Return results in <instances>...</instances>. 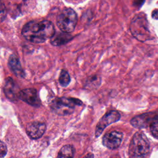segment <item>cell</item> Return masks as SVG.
Listing matches in <instances>:
<instances>
[{
	"mask_svg": "<svg viewBox=\"0 0 158 158\" xmlns=\"http://www.w3.org/2000/svg\"><path fill=\"white\" fill-rule=\"evenodd\" d=\"M75 149L71 145L64 146L59 151L57 158H73Z\"/></svg>",
	"mask_w": 158,
	"mask_h": 158,
	"instance_id": "obj_14",
	"label": "cell"
},
{
	"mask_svg": "<svg viewBox=\"0 0 158 158\" xmlns=\"http://www.w3.org/2000/svg\"><path fill=\"white\" fill-rule=\"evenodd\" d=\"M23 36L33 43H41L55 34L52 23L49 20L30 21L27 23L22 30Z\"/></svg>",
	"mask_w": 158,
	"mask_h": 158,
	"instance_id": "obj_1",
	"label": "cell"
},
{
	"mask_svg": "<svg viewBox=\"0 0 158 158\" xmlns=\"http://www.w3.org/2000/svg\"><path fill=\"white\" fill-rule=\"evenodd\" d=\"M46 128V127L44 123L35 121L27 125L26 131L30 138L36 139L41 138L43 135Z\"/></svg>",
	"mask_w": 158,
	"mask_h": 158,
	"instance_id": "obj_10",
	"label": "cell"
},
{
	"mask_svg": "<svg viewBox=\"0 0 158 158\" xmlns=\"http://www.w3.org/2000/svg\"><path fill=\"white\" fill-rule=\"evenodd\" d=\"M7 15V8L5 4L0 1V23L2 22L6 18Z\"/></svg>",
	"mask_w": 158,
	"mask_h": 158,
	"instance_id": "obj_17",
	"label": "cell"
},
{
	"mask_svg": "<svg viewBox=\"0 0 158 158\" xmlns=\"http://www.w3.org/2000/svg\"><path fill=\"white\" fill-rule=\"evenodd\" d=\"M19 98L35 107H38L41 105V100L37 93V91L34 88L20 90L19 93Z\"/></svg>",
	"mask_w": 158,
	"mask_h": 158,
	"instance_id": "obj_9",
	"label": "cell"
},
{
	"mask_svg": "<svg viewBox=\"0 0 158 158\" xmlns=\"http://www.w3.org/2000/svg\"><path fill=\"white\" fill-rule=\"evenodd\" d=\"M130 30L133 36L140 41L144 42L152 38L146 15L143 12L136 14L133 18L130 23Z\"/></svg>",
	"mask_w": 158,
	"mask_h": 158,
	"instance_id": "obj_2",
	"label": "cell"
},
{
	"mask_svg": "<svg viewBox=\"0 0 158 158\" xmlns=\"http://www.w3.org/2000/svg\"><path fill=\"white\" fill-rule=\"evenodd\" d=\"M149 130L152 136L156 139H158V120L154 122L149 127Z\"/></svg>",
	"mask_w": 158,
	"mask_h": 158,
	"instance_id": "obj_16",
	"label": "cell"
},
{
	"mask_svg": "<svg viewBox=\"0 0 158 158\" xmlns=\"http://www.w3.org/2000/svg\"><path fill=\"white\" fill-rule=\"evenodd\" d=\"M57 25L64 33L72 32L77 23V15L75 11L71 8H65L57 17Z\"/></svg>",
	"mask_w": 158,
	"mask_h": 158,
	"instance_id": "obj_5",
	"label": "cell"
},
{
	"mask_svg": "<svg viewBox=\"0 0 158 158\" xmlns=\"http://www.w3.org/2000/svg\"><path fill=\"white\" fill-rule=\"evenodd\" d=\"M8 64L12 72L17 77H23L25 75L22 70L20 60L17 56L12 54L10 56L8 60Z\"/></svg>",
	"mask_w": 158,
	"mask_h": 158,
	"instance_id": "obj_12",
	"label": "cell"
},
{
	"mask_svg": "<svg viewBox=\"0 0 158 158\" xmlns=\"http://www.w3.org/2000/svg\"><path fill=\"white\" fill-rule=\"evenodd\" d=\"M158 120V110L143 113L133 117L130 120L131 125L136 128L149 127L154 122Z\"/></svg>",
	"mask_w": 158,
	"mask_h": 158,
	"instance_id": "obj_6",
	"label": "cell"
},
{
	"mask_svg": "<svg viewBox=\"0 0 158 158\" xmlns=\"http://www.w3.org/2000/svg\"><path fill=\"white\" fill-rule=\"evenodd\" d=\"M3 89L6 96L10 100L15 101L17 98H19V92L17 91V87L10 77H8L5 80Z\"/></svg>",
	"mask_w": 158,
	"mask_h": 158,
	"instance_id": "obj_11",
	"label": "cell"
},
{
	"mask_svg": "<svg viewBox=\"0 0 158 158\" xmlns=\"http://www.w3.org/2000/svg\"><path fill=\"white\" fill-rule=\"evenodd\" d=\"M59 81L60 85L63 87L67 86L70 82V77L69 73L65 70H62L59 77Z\"/></svg>",
	"mask_w": 158,
	"mask_h": 158,
	"instance_id": "obj_15",
	"label": "cell"
},
{
	"mask_svg": "<svg viewBox=\"0 0 158 158\" xmlns=\"http://www.w3.org/2000/svg\"><path fill=\"white\" fill-rule=\"evenodd\" d=\"M81 104V101L78 99L61 97L54 99L51 103V107L56 114L64 115L72 114L75 106Z\"/></svg>",
	"mask_w": 158,
	"mask_h": 158,
	"instance_id": "obj_4",
	"label": "cell"
},
{
	"mask_svg": "<svg viewBox=\"0 0 158 158\" xmlns=\"http://www.w3.org/2000/svg\"><path fill=\"white\" fill-rule=\"evenodd\" d=\"M7 153V147L5 143L0 141V158H3Z\"/></svg>",
	"mask_w": 158,
	"mask_h": 158,
	"instance_id": "obj_18",
	"label": "cell"
},
{
	"mask_svg": "<svg viewBox=\"0 0 158 158\" xmlns=\"http://www.w3.org/2000/svg\"><path fill=\"white\" fill-rule=\"evenodd\" d=\"M72 39V36L69 33L62 32L57 33L51 38V43L54 46H60L68 43Z\"/></svg>",
	"mask_w": 158,
	"mask_h": 158,
	"instance_id": "obj_13",
	"label": "cell"
},
{
	"mask_svg": "<svg viewBox=\"0 0 158 158\" xmlns=\"http://www.w3.org/2000/svg\"><path fill=\"white\" fill-rule=\"evenodd\" d=\"M152 17L155 20H158V9H154L152 12Z\"/></svg>",
	"mask_w": 158,
	"mask_h": 158,
	"instance_id": "obj_19",
	"label": "cell"
},
{
	"mask_svg": "<svg viewBox=\"0 0 158 158\" xmlns=\"http://www.w3.org/2000/svg\"><path fill=\"white\" fill-rule=\"evenodd\" d=\"M150 151V143L146 136L136 132L132 137L128 148L130 158H145Z\"/></svg>",
	"mask_w": 158,
	"mask_h": 158,
	"instance_id": "obj_3",
	"label": "cell"
},
{
	"mask_svg": "<svg viewBox=\"0 0 158 158\" xmlns=\"http://www.w3.org/2000/svg\"><path fill=\"white\" fill-rule=\"evenodd\" d=\"M120 117L121 115L117 110H112L107 112L101 117L96 127V137L99 136L108 125L118 121L120 119Z\"/></svg>",
	"mask_w": 158,
	"mask_h": 158,
	"instance_id": "obj_7",
	"label": "cell"
},
{
	"mask_svg": "<svg viewBox=\"0 0 158 158\" xmlns=\"http://www.w3.org/2000/svg\"><path fill=\"white\" fill-rule=\"evenodd\" d=\"M123 133L119 131H112L106 133L102 138L103 145L110 149L118 148L122 141Z\"/></svg>",
	"mask_w": 158,
	"mask_h": 158,
	"instance_id": "obj_8",
	"label": "cell"
},
{
	"mask_svg": "<svg viewBox=\"0 0 158 158\" xmlns=\"http://www.w3.org/2000/svg\"><path fill=\"white\" fill-rule=\"evenodd\" d=\"M83 158H93V154L91 153H89L87 154L86 156H85Z\"/></svg>",
	"mask_w": 158,
	"mask_h": 158,
	"instance_id": "obj_20",
	"label": "cell"
}]
</instances>
